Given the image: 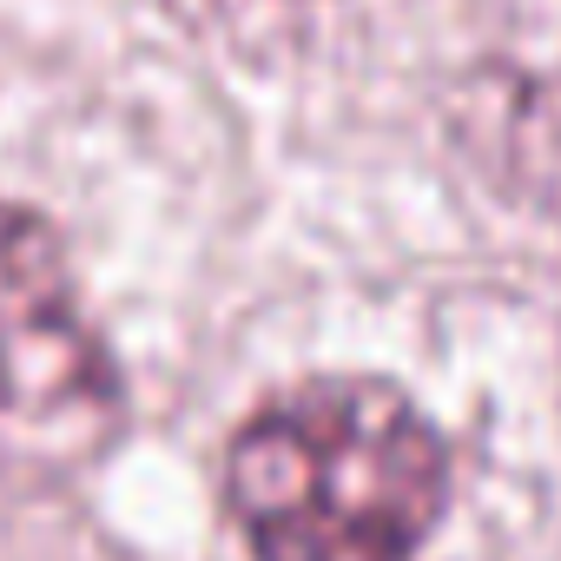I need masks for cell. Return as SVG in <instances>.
<instances>
[{
  "instance_id": "cell-1",
  "label": "cell",
  "mask_w": 561,
  "mask_h": 561,
  "mask_svg": "<svg viewBox=\"0 0 561 561\" xmlns=\"http://www.w3.org/2000/svg\"><path fill=\"white\" fill-rule=\"evenodd\" d=\"M225 502L257 561H416L449 502V443L397 383L324 377L238 430Z\"/></svg>"
},
{
  "instance_id": "cell-2",
  "label": "cell",
  "mask_w": 561,
  "mask_h": 561,
  "mask_svg": "<svg viewBox=\"0 0 561 561\" xmlns=\"http://www.w3.org/2000/svg\"><path fill=\"white\" fill-rule=\"evenodd\" d=\"M119 370L47 218L0 205V456L80 462L113 436Z\"/></svg>"
},
{
  "instance_id": "cell-3",
  "label": "cell",
  "mask_w": 561,
  "mask_h": 561,
  "mask_svg": "<svg viewBox=\"0 0 561 561\" xmlns=\"http://www.w3.org/2000/svg\"><path fill=\"white\" fill-rule=\"evenodd\" d=\"M489 159L535 211H548L561 225V47L528 60L502 87L495 126H489Z\"/></svg>"
}]
</instances>
